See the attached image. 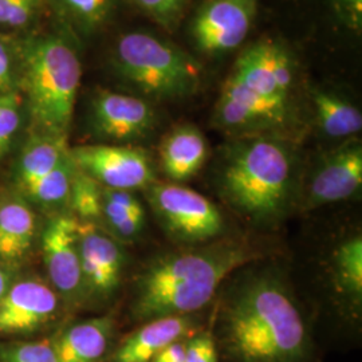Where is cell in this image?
<instances>
[{"label":"cell","mask_w":362,"mask_h":362,"mask_svg":"<svg viewBox=\"0 0 362 362\" xmlns=\"http://www.w3.org/2000/svg\"><path fill=\"white\" fill-rule=\"evenodd\" d=\"M70 156L81 172L104 188L136 192L157 181L151 156L139 146L81 145L71 148Z\"/></svg>","instance_id":"cell-9"},{"label":"cell","mask_w":362,"mask_h":362,"mask_svg":"<svg viewBox=\"0 0 362 362\" xmlns=\"http://www.w3.org/2000/svg\"><path fill=\"white\" fill-rule=\"evenodd\" d=\"M259 0H208L191 26L194 45L206 54H223L240 46L252 28Z\"/></svg>","instance_id":"cell-11"},{"label":"cell","mask_w":362,"mask_h":362,"mask_svg":"<svg viewBox=\"0 0 362 362\" xmlns=\"http://www.w3.org/2000/svg\"><path fill=\"white\" fill-rule=\"evenodd\" d=\"M184 362H220L212 321L184 341Z\"/></svg>","instance_id":"cell-29"},{"label":"cell","mask_w":362,"mask_h":362,"mask_svg":"<svg viewBox=\"0 0 362 362\" xmlns=\"http://www.w3.org/2000/svg\"><path fill=\"white\" fill-rule=\"evenodd\" d=\"M66 137L35 132L23 146L13 168V185L18 194L50 173L67 153Z\"/></svg>","instance_id":"cell-19"},{"label":"cell","mask_w":362,"mask_h":362,"mask_svg":"<svg viewBox=\"0 0 362 362\" xmlns=\"http://www.w3.org/2000/svg\"><path fill=\"white\" fill-rule=\"evenodd\" d=\"M315 121L329 139L350 140L362 130L361 110L336 93L315 90L311 93Z\"/></svg>","instance_id":"cell-20"},{"label":"cell","mask_w":362,"mask_h":362,"mask_svg":"<svg viewBox=\"0 0 362 362\" xmlns=\"http://www.w3.org/2000/svg\"><path fill=\"white\" fill-rule=\"evenodd\" d=\"M116 65L122 77L156 100L185 98L197 90L202 79V69L189 54L146 33L119 38Z\"/></svg>","instance_id":"cell-5"},{"label":"cell","mask_w":362,"mask_h":362,"mask_svg":"<svg viewBox=\"0 0 362 362\" xmlns=\"http://www.w3.org/2000/svg\"><path fill=\"white\" fill-rule=\"evenodd\" d=\"M67 212L79 223L103 226V187L77 168Z\"/></svg>","instance_id":"cell-23"},{"label":"cell","mask_w":362,"mask_h":362,"mask_svg":"<svg viewBox=\"0 0 362 362\" xmlns=\"http://www.w3.org/2000/svg\"><path fill=\"white\" fill-rule=\"evenodd\" d=\"M240 270L211 320L220 362H310V330L282 272L252 263Z\"/></svg>","instance_id":"cell-1"},{"label":"cell","mask_w":362,"mask_h":362,"mask_svg":"<svg viewBox=\"0 0 362 362\" xmlns=\"http://www.w3.org/2000/svg\"><path fill=\"white\" fill-rule=\"evenodd\" d=\"M263 257L243 236H223L199 246L158 254L137 274L130 314L137 322L199 314L230 276Z\"/></svg>","instance_id":"cell-2"},{"label":"cell","mask_w":362,"mask_h":362,"mask_svg":"<svg viewBox=\"0 0 362 362\" xmlns=\"http://www.w3.org/2000/svg\"><path fill=\"white\" fill-rule=\"evenodd\" d=\"M62 299L40 278L15 279L0 300V336H27L52 322Z\"/></svg>","instance_id":"cell-13"},{"label":"cell","mask_w":362,"mask_h":362,"mask_svg":"<svg viewBox=\"0 0 362 362\" xmlns=\"http://www.w3.org/2000/svg\"><path fill=\"white\" fill-rule=\"evenodd\" d=\"M262 61L264 62L269 71L272 73L279 89L287 95L291 97V89L294 83V73H293V62L285 49L272 40L259 42L255 45Z\"/></svg>","instance_id":"cell-26"},{"label":"cell","mask_w":362,"mask_h":362,"mask_svg":"<svg viewBox=\"0 0 362 362\" xmlns=\"http://www.w3.org/2000/svg\"><path fill=\"white\" fill-rule=\"evenodd\" d=\"M300 181L294 146L272 134L236 137L215 172L224 206L252 228L267 231L297 211Z\"/></svg>","instance_id":"cell-3"},{"label":"cell","mask_w":362,"mask_h":362,"mask_svg":"<svg viewBox=\"0 0 362 362\" xmlns=\"http://www.w3.org/2000/svg\"><path fill=\"white\" fill-rule=\"evenodd\" d=\"M0 362H58L52 338L0 344Z\"/></svg>","instance_id":"cell-27"},{"label":"cell","mask_w":362,"mask_h":362,"mask_svg":"<svg viewBox=\"0 0 362 362\" xmlns=\"http://www.w3.org/2000/svg\"><path fill=\"white\" fill-rule=\"evenodd\" d=\"M76 170L77 167L69 149L65 158L50 173L19 194L26 199L30 204L52 212V215L67 212Z\"/></svg>","instance_id":"cell-21"},{"label":"cell","mask_w":362,"mask_h":362,"mask_svg":"<svg viewBox=\"0 0 362 362\" xmlns=\"http://www.w3.org/2000/svg\"><path fill=\"white\" fill-rule=\"evenodd\" d=\"M116 332L112 315L67 325L52 337L58 362H103L110 351Z\"/></svg>","instance_id":"cell-16"},{"label":"cell","mask_w":362,"mask_h":362,"mask_svg":"<svg viewBox=\"0 0 362 362\" xmlns=\"http://www.w3.org/2000/svg\"><path fill=\"white\" fill-rule=\"evenodd\" d=\"M326 274L342 314L357 322L362 308L361 233H351L337 242L329 252Z\"/></svg>","instance_id":"cell-15"},{"label":"cell","mask_w":362,"mask_h":362,"mask_svg":"<svg viewBox=\"0 0 362 362\" xmlns=\"http://www.w3.org/2000/svg\"><path fill=\"white\" fill-rule=\"evenodd\" d=\"M158 116L146 100L116 91H100L91 103V125L103 139L130 145L155 132Z\"/></svg>","instance_id":"cell-12"},{"label":"cell","mask_w":362,"mask_h":362,"mask_svg":"<svg viewBox=\"0 0 362 362\" xmlns=\"http://www.w3.org/2000/svg\"><path fill=\"white\" fill-rule=\"evenodd\" d=\"M208 143L202 130L182 124L167 133L158 145V164L170 182L191 180L204 167Z\"/></svg>","instance_id":"cell-17"},{"label":"cell","mask_w":362,"mask_h":362,"mask_svg":"<svg viewBox=\"0 0 362 362\" xmlns=\"http://www.w3.org/2000/svg\"><path fill=\"white\" fill-rule=\"evenodd\" d=\"M336 4L345 13L351 27L361 26L362 0H336Z\"/></svg>","instance_id":"cell-33"},{"label":"cell","mask_w":362,"mask_h":362,"mask_svg":"<svg viewBox=\"0 0 362 362\" xmlns=\"http://www.w3.org/2000/svg\"><path fill=\"white\" fill-rule=\"evenodd\" d=\"M144 11L149 13L153 19L163 26L172 27L176 25L180 11L175 7L172 0H136Z\"/></svg>","instance_id":"cell-31"},{"label":"cell","mask_w":362,"mask_h":362,"mask_svg":"<svg viewBox=\"0 0 362 362\" xmlns=\"http://www.w3.org/2000/svg\"><path fill=\"white\" fill-rule=\"evenodd\" d=\"M15 83L13 55L7 45L0 39V94L15 90Z\"/></svg>","instance_id":"cell-32"},{"label":"cell","mask_w":362,"mask_h":362,"mask_svg":"<svg viewBox=\"0 0 362 362\" xmlns=\"http://www.w3.org/2000/svg\"><path fill=\"white\" fill-rule=\"evenodd\" d=\"M103 227L121 243H132L145 228V215L130 212L103 196Z\"/></svg>","instance_id":"cell-25"},{"label":"cell","mask_w":362,"mask_h":362,"mask_svg":"<svg viewBox=\"0 0 362 362\" xmlns=\"http://www.w3.org/2000/svg\"><path fill=\"white\" fill-rule=\"evenodd\" d=\"M16 267L8 266L3 262H0V300L6 296L8 288L11 287L16 279Z\"/></svg>","instance_id":"cell-34"},{"label":"cell","mask_w":362,"mask_h":362,"mask_svg":"<svg viewBox=\"0 0 362 362\" xmlns=\"http://www.w3.org/2000/svg\"><path fill=\"white\" fill-rule=\"evenodd\" d=\"M77 236L85 303H107L116 297L125 278V245L93 223L78 221Z\"/></svg>","instance_id":"cell-8"},{"label":"cell","mask_w":362,"mask_h":362,"mask_svg":"<svg viewBox=\"0 0 362 362\" xmlns=\"http://www.w3.org/2000/svg\"><path fill=\"white\" fill-rule=\"evenodd\" d=\"M233 77L245 85L247 89L258 93L259 95L264 98L281 103H291V97L279 89L272 73L262 61L255 45L240 55L235 66Z\"/></svg>","instance_id":"cell-22"},{"label":"cell","mask_w":362,"mask_h":362,"mask_svg":"<svg viewBox=\"0 0 362 362\" xmlns=\"http://www.w3.org/2000/svg\"><path fill=\"white\" fill-rule=\"evenodd\" d=\"M57 10L85 34L104 25L115 7V0H52Z\"/></svg>","instance_id":"cell-24"},{"label":"cell","mask_w":362,"mask_h":362,"mask_svg":"<svg viewBox=\"0 0 362 362\" xmlns=\"http://www.w3.org/2000/svg\"><path fill=\"white\" fill-rule=\"evenodd\" d=\"M37 236V216L19 194L0 200V262L16 267L26 259Z\"/></svg>","instance_id":"cell-18"},{"label":"cell","mask_w":362,"mask_h":362,"mask_svg":"<svg viewBox=\"0 0 362 362\" xmlns=\"http://www.w3.org/2000/svg\"><path fill=\"white\" fill-rule=\"evenodd\" d=\"M23 98L16 90L0 94V160L7 155L22 121Z\"/></svg>","instance_id":"cell-28"},{"label":"cell","mask_w":362,"mask_h":362,"mask_svg":"<svg viewBox=\"0 0 362 362\" xmlns=\"http://www.w3.org/2000/svg\"><path fill=\"white\" fill-rule=\"evenodd\" d=\"M204 325L194 315L160 317L139 325L109 354V362H152L169 345L184 341Z\"/></svg>","instance_id":"cell-14"},{"label":"cell","mask_w":362,"mask_h":362,"mask_svg":"<svg viewBox=\"0 0 362 362\" xmlns=\"http://www.w3.org/2000/svg\"><path fill=\"white\" fill-rule=\"evenodd\" d=\"M81 76L77 52L66 39L49 35L27 42L22 86L35 132L67 137Z\"/></svg>","instance_id":"cell-4"},{"label":"cell","mask_w":362,"mask_h":362,"mask_svg":"<svg viewBox=\"0 0 362 362\" xmlns=\"http://www.w3.org/2000/svg\"><path fill=\"white\" fill-rule=\"evenodd\" d=\"M78 221L69 212L52 215L40 235L49 284L70 306L85 303L77 236Z\"/></svg>","instance_id":"cell-10"},{"label":"cell","mask_w":362,"mask_h":362,"mask_svg":"<svg viewBox=\"0 0 362 362\" xmlns=\"http://www.w3.org/2000/svg\"><path fill=\"white\" fill-rule=\"evenodd\" d=\"M143 192L161 230L176 245L199 246L227 235L218 206L192 188L157 180Z\"/></svg>","instance_id":"cell-6"},{"label":"cell","mask_w":362,"mask_h":362,"mask_svg":"<svg viewBox=\"0 0 362 362\" xmlns=\"http://www.w3.org/2000/svg\"><path fill=\"white\" fill-rule=\"evenodd\" d=\"M185 1H187V0H172V3L175 4V7H176L180 13L181 10L184 8V6H185Z\"/></svg>","instance_id":"cell-35"},{"label":"cell","mask_w":362,"mask_h":362,"mask_svg":"<svg viewBox=\"0 0 362 362\" xmlns=\"http://www.w3.org/2000/svg\"><path fill=\"white\" fill-rule=\"evenodd\" d=\"M362 145L360 140H345L321 156L306 179L300 181L297 211L349 202L361 194Z\"/></svg>","instance_id":"cell-7"},{"label":"cell","mask_w":362,"mask_h":362,"mask_svg":"<svg viewBox=\"0 0 362 362\" xmlns=\"http://www.w3.org/2000/svg\"><path fill=\"white\" fill-rule=\"evenodd\" d=\"M39 4L40 0H0V26H26Z\"/></svg>","instance_id":"cell-30"}]
</instances>
